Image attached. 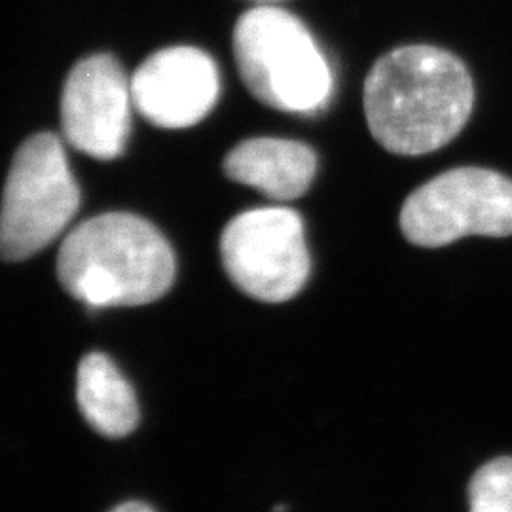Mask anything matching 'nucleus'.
I'll return each instance as SVG.
<instances>
[{
  "label": "nucleus",
  "mask_w": 512,
  "mask_h": 512,
  "mask_svg": "<svg viewBox=\"0 0 512 512\" xmlns=\"http://www.w3.org/2000/svg\"><path fill=\"white\" fill-rule=\"evenodd\" d=\"M372 137L399 156H423L465 128L475 86L463 61L435 46H403L382 55L365 80Z\"/></svg>",
  "instance_id": "obj_1"
},
{
  "label": "nucleus",
  "mask_w": 512,
  "mask_h": 512,
  "mask_svg": "<svg viewBox=\"0 0 512 512\" xmlns=\"http://www.w3.org/2000/svg\"><path fill=\"white\" fill-rule=\"evenodd\" d=\"M175 272V255L162 232L129 213L84 220L57 255L59 283L90 308L156 302L171 289Z\"/></svg>",
  "instance_id": "obj_2"
},
{
  "label": "nucleus",
  "mask_w": 512,
  "mask_h": 512,
  "mask_svg": "<svg viewBox=\"0 0 512 512\" xmlns=\"http://www.w3.org/2000/svg\"><path fill=\"white\" fill-rule=\"evenodd\" d=\"M234 55L247 86L266 107L310 114L325 109L332 71L308 27L277 6H256L234 29Z\"/></svg>",
  "instance_id": "obj_3"
},
{
  "label": "nucleus",
  "mask_w": 512,
  "mask_h": 512,
  "mask_svg": "<svg viewBox=\"0 0 512 512\" xmlns=\"http://www.w3.org/2000/svg\"><path fill=\"white\" fill-rule=\"evenodd\" d=\"M80 205L61 139L37 133L18 148L2 198L0 249L6 262H21L48 247Z\"/></svg>",
  "instance_id": "obj_4"
},
{
  "label": "nucleus",
  "mask_w": 512,
  "mask_h": 512,
  "mask_svg": "<svg viewBox=\"0 0 512 512\" xmlns=\"http://www.w3.org/2000/svg\"><path fill=\"white\" fill-rule=\"evenodd\" d=\"M401 230L420 247H444L467 236H512V181L482 167L446 171L408 196Z\"/></svg>",
  "instance_id": "obj_5"
},
{
  "label": "nucleus",
  "mask_w": 512,
  "mask_h": 512,
  "mask_svg": "<svg viewBox=\"0 0 512 512\" xmlns=\"http://www.w3.org/2000/svg\"><path fill=\"white\" fill-rule=\"evenodd\" d=\"M220 256L232 283L260 302L291 300L310 275L304 222L289 207H260L230 220Z\"/></svg>",
  "instance_id": "obj_6"
},
{
  "label": "nucleus",
  "mask_w": 512,
  "mask_h": 512,
  "mask_svg": "<svg viewBox=\"0 0 512 512\" xmlns=\"http://www.w3.org/2000/svg\"><path fill=\"white\" fill-rule=\"evenodd\" d=\"M131 80L109 54L78 61L61 93V129L71 147L97 158L124 154L131 131Z\"/></svg>",
  "instance_id": "obj_7"
},
{
  "label": "nucleus",
  "mask_w": 512,
  "mask_h": 512,
  "mask_svg": "<svg viewBox=\"0 0 512 512\" xmlns=\"http://www.w3.org/2000/svg\"><path fill=\"white\" fill-rule=\"evenodd\" d=\"M219 93L215 61L192 46L150 55L131 78L133 107L158 128L196 126L213 110Z\"/></svg>",
  "instance_id": "obj_8"
},
{
  "label": "nucleus",
  "mask_w": 512,
  "mask_h": 512,
  "mask_svg": "<svg viewBox=\"0 0 512 512\" xmlns=\"http://www.w3.org/2000/svg\"><path fill=\"white\" fill-rule=\"evenodd\" d=\"M315 173L317 154L313 148L289 139H249L224 158V175L230 181L251 186L277 202L304 196Z\"/></svg>",
  "instance_id": "obj_9"
},
{
  "label": "nucleus",
  "mask_w": 512,
  "mask_h": 512,
  "mask_svg": "<svg viewBox=\"0 0 512 512\" xmlns=\"http://www.w3.org/2000/svg\"><path fill=\"white\" fill-rule=\"evenodd\" d=\"M76 399L86 421L109 439H122L139 423L133 387L103 353H88L78 366Z\"/></svg>",
  "instance_id": "obj_10"
},
{
  "label": "nucleus",
  "mask_w": 512,
  "mask_h": 512,
  "mask_svg": "<svg viewBox=\"0 0 512 512\" xmlns=\"http://www.w3.org/2000/svg\"><path fill=\"white\" fill-rule=\"evenodd\" d=\"M471 512H512V458H497L476 471L469 486Z\"/></svg>",
  "instance_id": "obj_11"
},
{
  "label": "nucleus",
  "mask_w": 512,
  "mask_h": 512,
  "mask_svg": "<svg viewBox=\"0 0 512 512\" xmlns=\"http://www.w3.org/2000/svg\"><path fill=\"white\" fill-rule=\"evenodd\" d=\"M110 512H156L152 507H148L147 503H139V501H129L124 505H118L116 509Z\"/></svg>",
  "instance_id": "obj_12"
},
{
  "label": "nucleus",
  "mask_w": 512,
  "mask_h": 512,
  "mask_svg": "<svg viewBox=\"0 0 512 512\" xmlns=\"http://www.w3.org/2000/svg\"><path fill=\"white\" fill-rule=\"evenodd\" d=\"M262 2H272V0H262Z\"/></svg>",
  "instance_id": "obj_13"
}]
</instances>
